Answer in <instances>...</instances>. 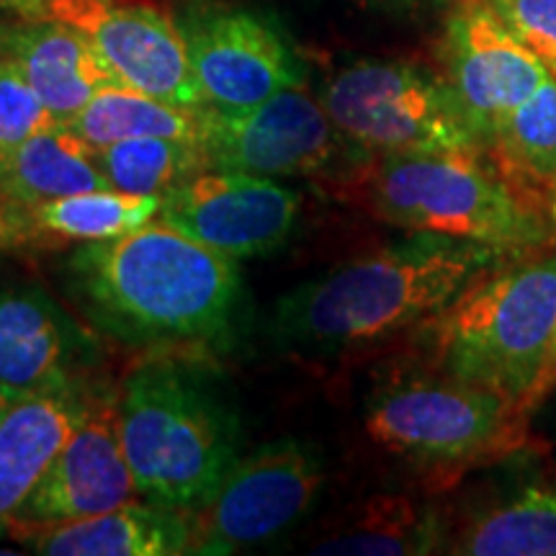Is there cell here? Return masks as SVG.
Instances as JSON below:
<instances>
[{"instance_id": "8", "label": "cell", "mask_w": 556, "mask_h": 556, "mask_svg": "<svg viewBox=\"0 0 556 556\" xmlns=\"http://www.w3.org/2000/svg\"><path fill=\"white\" fill-rule=\"evenodd\" d=\"M199 144L208 168L274 180L330 176L338 165L361 168L368 160L345 155L361 150L345 142L323 101L302 86L283 88L238 114L204 106Z\"/></svg>"}, {"instance_id": "18", "label": "cell", "mask_w": 556, "mask_h": 556, "mask_svg": "<svg viewBox=\"0 0 556 556\" xmlns=\"http://www.w3.org/2000/svg\"><path fill=\"white\" fill-rule=\"evenodd\" d=\"M78 330L39 289L0 291V387L34 394L73 381Z\"/></svg>"}, {"instance_id": "1", "label": "cell", "mask_w": 556, "mask_h": 556, "mask_svg": "<svg viewBox=\"0 0 556 556\" xmlns=\"http://www.w3.org/2000/svg\"><path fill=\"white\" fill-rule=\"evenodd\" d=\"M513 261L471 240L409 232V238L348 258L276 302L270 336L309 361L348 358L417 336L471 283Z\"/></svg>"}, {"instance_id": "29", "label": "cell", "mask_w": 556, "mask_h": 556, "mask_svg": "<svg viewBox=\"0 0 556 556\" xmlns=\"http://www.w3.org/2000/svg\"><path fill=\"white\" fill-rule=\"evenodd\" d=\"M364 5H381V9H415V5L433 3V0H356Z\"/></svg>"}, {"instance_id": "28", "label": "cell", "mask_w": 556, "mask_h": 556, "mask_svg": "<svg viewBox=\"0 0 556 556\" xmlns=\"http://www.w3.org/2000/svg\"><path fill=\"white\" fill-rule=\"evenodd\" d=\"M556 389V332H554V343H552V351H548V358H546V366H544V374H541L539 379V387L536 392H533V413H536V407L544 402L548 394H552Z\"/></svg>"}, {"instance_id": "25", "label": "cell", "mask_w": 556, "mask_h": 556, "mask_svg": "<svg viewBox=\"0 0 556 556\" xmlns=\"http://www.w3.org/2000/svg\"><path fill=\"white\" fill-rule=\"evenodd\" d=\"M96 160L111 189L155 199L208 168L199 142L173 137L122 139L96 152Z\"/></svg>"}, {"instance_id": "9", "label": "cell", "mask_w": 556, "mask_h": 556, "mask_svg": "<svg viewBox=\"0 0 556 556\" xmlns=\"http://www.w3.org/2000/svg\"><path fill=\"white\" fill-rule=\"evenodd\" d=\"M323 484V458L309 443L278 438L255 448L197 513L193 554H238L281 539L309 516Z\"/></svg>"}, {"instance_id": "20", "label": "cell", "mask_w": 556, "mask_h": 556, "mask_svg": "<svg viewBox=\"0 0 556 556\" xmlns=\"http://www.w3.org/2000/svg\"><path fill=\"white\" fill-rule=\"evenodd\" d=\"M467 556H556V486L526 484L486 500L446 536Z\"/></svg>"}, {"instance_id": "16", "label": "cell", "mask_w": 556, "mask_h": 556, "mask_svg": "<svg viewBox=\"0 0 556 556\" xmlns=\"http://www.w3.org/2000/svg\"><path fill=\"white\" fill-rule=\"evenodd\" d=\"M160 199L96 189L37 204L0 201V250L88 245L114 240L157 219Z\"/></svg>"}, {"instance_id": "2", "label": "cell", "mask_w": 556, "mask_h": 556, "mask_svg": "<svg viewBox=\"0 0 556 556\" xmlns=\"http://www.w3.org/2000/svg\"><path fill=\"white\" fill-rule=\"evenodd\" d=\"M67 270L86 315L131 345L217 343L242 299L232 258L160 219L80 245Z\"/></svg>"}, {"instance_id": "10", "label": "cell", "mask_w": 556, "mask_h": 556, "mask_svg": "<svg viewBox=\"0 0 556 556\" xmlns=\"http://www.w3.org/2000/svg\"><path fill=\"white\" fill-rule=\"evenodd\" d=\"M34 13L62 21L88 37L122 86L168 101L204 109L180 26L148 3L127 0H31Z\"/></svg>"}, {"instance_id": "6", "label": "cell", "mask_w": 556, "mask_h": 556, "mask_svg": "<svg viewBox=\"0 0 556 556\" xmlns=\"http://www.w3.org/2000/svg\"><path fill=\"white\" fill-rule=\"evenodd\" d=\"M528 422L531 415L500 394L430 366L381 381L364 413L368 441L438 486L516 456L528 446Z\"/></svg>"}, {"instance_id": "13", "label": "cell", "mask_w": 556, "mask_h": 556, "mask_svg": "<svg viewBox=\"0 0 556 556\" xmlns=\"http://www.w3.org/2000/svg\"><path fill=\"white\" fill-rule=\"evenodd\" d=\"M178 26L208 109L238 114L304 83V70L287 41L255 13L197 11Z\"/></svg>"}, {"instance_id": "4", "label": "cell", "mask_w": 556, "mask_h": 556, "mask_svg": "<svg viewBox=\"0 0 556 556\" xmlns=\"http://www.w3.org/2000/svg\"><path fill=\"white\" fill-rule=\"evenodd\" d=\"M556 332V253L518 255L479 278L417 332L426 366L533 415Z\"/></svg>"}, {"instance_id": "7", "label": "cell", "mask_w": 556, "mask_h": 556, "mask_svg": "<svg viewBox=\"0 0 556 556\" xmlns=\"http://www.w3.org/2000/svg\"><path fill=\"white\" fill-rule=\"evenodd\" d=\"M319 101L345 142L368 157L484 152L446 75L417 62L379 58L348 62L325 80Z\"/></svg>"}, {"instance_id": "27", "label": "cell", "mask_w": 556, "mask_h": 556, "mask_svg": "<svg viewBox=\"0 0 556 556\" xmlns=\"http://www.w3.org/2000/svg\"><path fill=\"white\" fill-rule=\"evenodd\" d=\"M556 78V0H486Z\"/></svg>"}, {"instance_id": "11", "label": "cell", "mask_w": 556, "mask_h": 556, "mask_svg": "<svg viewBox=\"0 0 556 556\" xmlns=\"http://www.w3.org/2000/svg\"><path fill=\"white\" fill-rule=\"evenodd\" d=\"M142 503L119 428V392L88 394L86 409L52 467L11 523L26 541L45 528Z\"/></svg>"}, {"instance_id": "23", "label": "cell", "mask_w": 556, "mask_h": 556, "mask_svg": "<svg viewBox=\"0 0 556 556\" xmlns=\"http://www.w3.org/2000/svg\"><path fill=\"white\" fill-rule=\"evenodd\" d=\"M65 124L96 152L135 137H173L189 142L201 139V109L173 106L122 83L101 88Z\"/></svg>"}, {"instance_id": "30", "label": "cell", "mask_w": 556, "mask_h": 556, "mask_svg": "<svg viewBox=\"0 0 556 556\" xmlns=\"http://www.w3.org/2000/svg\"><path fill=\"white\" fill-rule=\"evenodd\" d=\"M16 397H21V394H13L11 389H3L0 387V420H3V415L9 413V407L16 402Z\"/></svg>"}, {"instance_id": "15", "label": "cell", "mask_w": 556, "mask_h": 556, "mask_svg": "<svg viewBox=\"0 0 556 556\" xmlns=\"http://www.w3.org/2000/svg\"><path fill=\"white\" fill-rule=\"evenodd\" d=\"M78 384L21 394L0 420V536L37 490L86 409Z\"/></svg>"}, {"instance_id": "26", "label": "cell", "mask_w": 556, "mask_h": 556, "mask_svg": "<svg viewBox=\"0 0 556 556\" xmlns=\"http://www.w3.org/2000/svg\"><path fill=\"white\" fill-rule=\"evenodd\" d=\"M52 124H58L52 111L29 86L16 62L0 52V160Z\"/></svg>"}, {"instance_id": "24", "label": "cell", "mask_w": 556, "mask_h": 556, "mask_svg": "<svg viewBox=\"0 0 556 556\" xmlns=\"http://www.w3.org/2000/svg\"><path fill=\"white\" fill-rule=\"evenodd\" d=\"M438 546H446V526L433 507L405 495H379L309 554H430Z\"/></svg>"}, {"instance_id": "21", "label": "cell", "mask_w": 556, "mask_h": 556, "mask_svg": "<svg viewBox=\"0 0 556 556\" xmlns=\"http://www.w3.org/2000/svg\"><path fill=\"white\" fill-rule=\"evenodd\" d=\"M96 189H111L96 150L62 122L0 160V201L37 204Z\"/></svg>"}, {"instance_id": "19", "label": "cell", "mask_w": 556, "mask_h": 556, "mask_svg": "<svg viewBox=\"0 0 556 556\" xmlns=\"http://www.w3.org/2000/svg\"><path fill=\"white\" fill-rule=\"evenodd\" d=\"M193 513L152 503H131L70 520L26 539L34 552L50 556H176L193 554Z\"/></svg>"}, {"instance_id": "22", "label": "cell", "mask_w": 556, "mask_h": 556, "mask_svg": "<svg viewBox=\"0 0 556 556\" xmlns=\"http://www.w3.org/2000/svg\"><path fill=\"white\" fill-rule=\"evenodd\" d=\"M486 157L520 193L546 208L556 193V78L518 103L492 131Z\"/></svg>"}, {"instance_id": "12", "label": "cell", "mask_w": 556, "mask_h": 556, "mask_svg": "<svg viewBox=\"0 0 556 556\" xmlns=\"http://www.w3.org/2000/svg\"><path fill=\"white\" fill-rule=\"evenodd\" d=\"M299 193L274 178L206 168L160 199L157 219L232 261L274 253L294 232Z\"/></svg>"}, {"instance_id": "3", "label": "cell", "mask_w": 556, "mask_h": 556, "mask_svg": "<svg viewBox=\"0 0 556 556\" xmlns=\"http://www.w3.org/2000/svg\"><path fill=\"white\" fill-rule=\"evenodd\" d=\"M353 193L368 212L407 232L471 240L500 253L552 248L548 212L507 180L484 152H400L368 157Z\"/></svg>"}, {"instance_id": "31", "label": "cell", "mask_w": 556, "mask_h": 556, "mask_svg": "<svg viewBox=\"0 0 556 556\" xmlns=\"http://www.w3.org/2000/svg\"><path fill=\"white\" fill-rule=\"evenodd\" d=\"M546 212H548V217H552V222L556 225V193L552 199H548V204H546Z\"/></svg>"}, {"instance_id": "14", "label": "cell", "mask_w": 556, "mask_h": 556, "mask_svg": "<svg viewBox=\"0 0 556 556\" xmlns=\"http://www.w3.org/2000/svg\"><path fill=\"white\" fill-rule=\"evenodd\" d=\"M443 75L486 152L497 124L552 73L486 0H456L443 31Z\"/></svg>"}, {"instance_id": "5", "label": "cell", "mask_w": 556, "mask_h": 556, "mask_svg": "<svg viewBox=\"0 0 556 556\" xmlns=\"http://www.w3.org/2000/svg\"><path fill=\"white\" fill-rule=\"evenodd\" d=\"M124 454L144 503L197 513L240 458V422L189 368L157 361L119 389Z\"/></svg>"}, {"instance_id": "17", "label": "cell", "mask_w": 556, "mask_h": 556, "mask_svg": "<svg viewBox=\"0 0 556 556\" xmlns=\"http://www.w3.org/2000/svg\"><path fill=\"white\" fill-rule=\"evenodd\" d=\"M0 52L37 90L58 122H70L101 88L119 83L88 37L62 21L37 16L3 34Z\"/></svg>"}]
</instances>
